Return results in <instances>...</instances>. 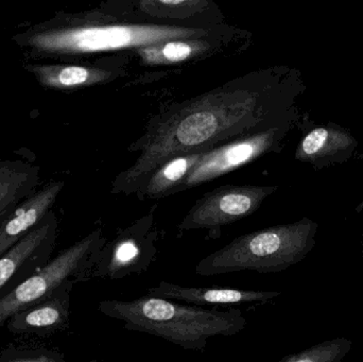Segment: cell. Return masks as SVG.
Masks as SVG:
<instances>
[{
    "label": "cell",
    "instance_id": "cell-1",
    "mask_svg": "<svg viewBox=\"0 0 363 362\" xmlns=\"http://www.w3.org/2000/svg\"><path fill=\"white\" fill-rule=\"evenodd\" d=\"M277 87L268 74L252 72L162 113L136 142L140 157L117 176L113 191H140L151 174L174 157L206 152L274 127Z\"/></svg>",
    "mask_w": 363,
    "mask_h": 362
},
{
    "label": "cell",
    "instance_id": "cell-2",
    "mask_svg": "<svg viewBox=\"0 0 363 362\" xmlns=\"http://www.w3.org/2000/svg\"><path fill=\"white\" fill-rule=\"evenodd\" d=\"M203 28L157 23H104L97 12H57L12 36L27 59L66 60L94 53L138 49L174 40L209 38Z\"/></svg>",
    "mask_w": 363,
    "mask_h": 362
},
{
    "label": "cell",
    "instance_id": "cell-3",
    "mask_svg": "<svg viewBox=\"0 0 363 362\" xmlns=\"http://www.w3.org/2000/svg\"><path fill=\"white\" fill-rule=\"evenodd\" d=\"M98 310L125 323L128 331L149 334L187 351H204L211 338L233 337L247 325L237 308L208 310L150 295L133 301L106 300Z\"/></svg>",
    "mask_w": 363,
    "mask_h": 362
},
{
    "label": "cell",
    "instance_id": "cell-4",
    "mask_svg": "<svg viewBox=\"0 0 363 362\" xmlns=\"http://www.w3.org/2000/svg\"><path fill=\"white\" fill-rule=\"evenodd\" d=\"M318 225L304 218L235 238L196 266V273L213 276L238 271L277 273L306 259L315 246Z\"/></svg>",
    "mask_w": 363,
    "mask_h": 362
},
{
    "label": "cell",
    "instance_id": "cell-5",
    "mask_svg": "<svg viewBox=\"0 0 363 362\" xmlns=\"http://www.w3.org/2000/svg\"><path fill=\"white\" fill-rule=\"evenodd\" d=\"M106 244L101 230H96L62 251L40 271L0 300V327L17 312L43 301L66 285L89 281Z\"/></svg>",
    "mask_w": 363,
    "mask_h": 362
},
{
    "label": "cell",
    "instance_id": "cell-6",
    "mask_svg": "<svg viewBox=\"0 0 363 362\" xmlns=\"http://www.w3.org/2000/svg\"><path fill=\"white\" fill-rule=\"evenodd\" d=\"M277 191L273 186H223L206 193L184 217L178 229L208 230L209 237H220L221 227L250 216Z\"/></svg>",
    "mask_w": 363,
    "mask_h": 362
},
{
    "label": "cell",
    "instance_id": "cell-7",
    "mask_svg": "<svg viewBox=\"0 0 363 362\" xmlns=\"http://www.w3.org/2000/svg\"><path fill=\"white\" fill-rule=\"evenodd\" d=\"M285 131V125L279 123L206 151L172 193L211 182L250 162L255 161L274 148Z\"/></svg>",
    "mask_w": 363,
    "mask_h": 362
},
{
    "label": "cell",
    "instance_id": "cell-8",
    "mask_svg": "<svg viewBox=\"0 0 363 362\" xmlns=\"http://www.w3.org/2000/svg\"><path fill=\"white\" fill-rule=\"evenodd\" d=\"M59 221L52 210L40 225L0 257V300L51 261Z\"/></svg>",
    "mask_w": 363,
    "mask_h": 362
},
{
    "label": "cell",
    "instance_id": "cell-9",
    "mask_svg": "<svg viewBox=\"0 0 363 362\" xmlns=\"http://www.w3.org/2000/svg\"><path fill=\"white\" fill-rule=\"evenodd\" d=\"M150 220L145 219L123 230L114 240L104 244L94 268L93 276L117 281L148 271L157 250V234L150 233Z\"/></svg>",
    "mask_w": 363,
    "mask_h": 362
},
{
    "label": "cell",
    "instance_id": "cell-10",
    "mask_svg": "<svg viewBox=\"0 0 363 362\" xmlns=\"http://www.w3.org/2000/svg\"><path fill=\"white\" fill-rule=\"evenodd\" d=\"M74 285H66L43 301L17 312L6 323L15 335L47 337L69 327L70 293Z\"/></svg>",
    "mask_w": 363,
    "mask_h": 362
},
{
    "label": "cell",
    "instance_id": "cell-11",
    "mask_svg": "<svg viewBox=\"0 0 363 362\" xmlns=\"http://www.w3.org/2000/svg\"><path fill=\"white\" fill-rule=\"evenodd\" d=\"M147 295L185 302L194 306L235 305V304L266 303L281 295L279 291L241 290L234 288H209V287L183 286L168 282H160L151 287Z\"/></svg>",
    "mask_w": 363,
    "mask_h": 362
},
{
    "label": "cell",
    "instance_id": "cell-12",
    "mask_svg": "<svg viewBox=\"0 0 363 362\" xmlns=\"http://www.w3.org/2000/svg\"><path fill=\"white\" fill-rule=\"evenodd\" d=\"M64 187V182L48 183L21 202L0 225V257L21 242L50 212Z\"/></svg>",
    "mask_w": 363,
    "mask_h": 362
},
{
    "label": "cell",
    "instance_id": "cell-13",
    "mask_svg": "<svg viewBox=\"0 0 363 362\" xmlns=\"http://www.w3.org/2000/svg\"><path fill=\"white\" fill-rule=\"evenodd\" d=\"M38 84L51 91H72L110 82L116 78L113 70L79 64H30L23 66Z\"/></svg>",
    "mask_w": 363,
    "mask_h": 362
},
{
    "label": "cell",
    "instance_id": "cell-14",
    "mask_svg": "<svg viewBox=\"0 0 363 362\" xmlns=\"http://www.w3.org/2000/svg\"><path fill=\"white\" fill-rule=\"evenodd\" d=\"M40 168L23 161L0 159V225L28 198L36 193Z\"/></svg>",
    "mask_w": 363,
    "mask_h": 362
},
{
    "label": "cell",
    "instance_id": "cell-15",
    "mask_svg": "<svg viewBox=\"0 0 363 362\" xmlns=\"http://www.w3.org/2000/svg\"><path fill=\"white\" fill-rule=\"evenodd\" d=\"M355 146L351 134L340 128H315L303 138L296 150V159L309 163L328 161L349 152Z\"/></svg>",
    "mask_w": 363,
    "mask_h": 362
},
{
    "label": "cell",
    "instance_id": "cell-16",
    "mask_svg": "<svg viewBox=\"0 0 363 362\" xmlns=\"http://www.w3.org/2000/svg\"><path fill=\"white\" fill-rule=\"evenodd\" d=\"M204 153L180 155L166 162L151 174L140 189V196L146 199H155L172 195Z\"/></svg>",
    "mask_w": 363,
    "mask_h": 362
},
{
    "label": "cell",
    "instance_id": "cell-17",
    "mask_svg": "<svg viewBox=\"0 0 363 362\" xmlns=\"http://www.w3.org/2000/svg\"><path fill=\"white\" fill-rule=\"evenodd\" d=\"M213 45L207 38L174 40L138 49V55L147 65H172L208 52Z\"/></svg>",
    "mask_w": 363,
    "mask_h": 362
},
{
    "label": "cell",
    "instance_id": "cell-18",
    "mask_svg": "<svg viewBox=\"0 0 363 362\" xmlns=\"http://www.w3.org/2000/svg\"><path fill=\"white\" fill-rule=\"evenodd\" d=\"M351 349V340L336 338L315 344L302 352L287 355L279 362H342Z\"/></svg>",
    "mask_w": 363,
    "mask_h": 362
},
{
    "label": "cell",
    "instance_id": "cell-19",
    "mask_svg": "<svg viewBox=\"0 0 363 362\" xmlns=\"http://www.w3.org/2000/svg\"><path fill=\"white\" fill-rule=\"evenodd\" d=\"M208 6L203 0H145L140 4V11L150 16L162 18H182L201 12Z\"/></svg>",
    "mask_w": 363,
    "mask_h": 362
},
{
    "label": "cell",
    "instance_id": "cell-20",
    "mask_svg": "<svg viewBox=\"0 0 363 362\" xmlns=\"http://www.w3.org/2000/svg\"><path fill=\"white\" fill-rule=\"evenodd\" d=\"M0 362H65V356L48 349H17L11 346L0 353Z\"/></svg>",
    "mask_w": 363,
    "mask_h": 362
},
{
    "label": "cell",
    "instance_id": "cell-21",
    "mask_svg": "<svg viewBox=\"0 0 363 362\" xmlns=\"http://www.w3.org/2000/svg\"><path fill=\"white\" fill-rule=\"evenodd\" d=\"M91 362H100V361H91Z\"/></svg>",
    "mask_w": 363,
    "mask_h": 362
},
{
    "label": "cell",
    "instance_id": "cell-22",
    "mask_svg": "<svg viewBox=\"0 0 363 362\" xmlns=\"http://www.w3.org/2000/svg\"><path fill=\"white\" fill-rule=\"evenodd\" d=\"M362 249H363V242H362Z\"/></svg>",
    "mask_w": 363,
    "mask_h": 362
}]
</instances>
